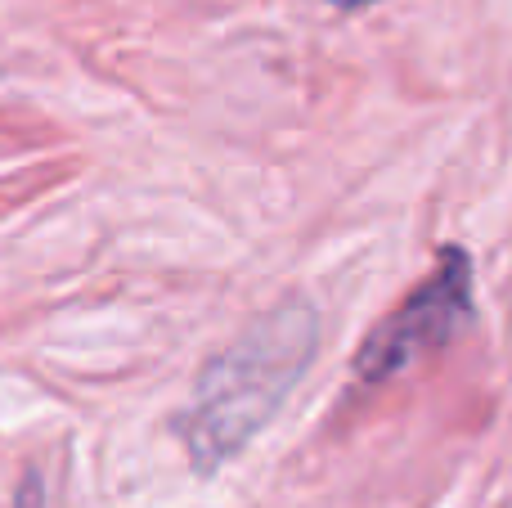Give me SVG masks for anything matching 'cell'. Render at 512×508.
Here are the masks:
<instances>
[{
  "mask_svg": "<svg viewBox=\"0 0 512 508\" xmlns=\"http://www.w3.org/2000/svg\"><path fill=\"white\" fill-rule=\"evenodd\" d=\"M315 347V311L301 297H288L198 374L185 414V446L198 473H216L270 423L283 396L310 369Z\"/></svg>",
  "mask_w": 512,
  "mask_h": 508,
  "instance_id": "obj_1",
  "label": "cell"
},
{
  "mask_svg": "<svg viewBox=\"0 0 512 508\" xmlns=\"http://www.w3.org/2000/svg\"><path fill=\"white\" fill-rule=\"evenodd\" d=\"M472 320V257L463 248H441L436 270L364 338L355 356L360 383H387L427 351H441Z\"/></svg>",
  "mask_w": 512,
  "mask_h": 508,
  "instance_id": "obj_2",
  "label": "cell"
},
{
  "mask_svg": "<svg viewBox=\"0 0 512 508\" xmlns=\"http://www.w3.org/2000/svg\"><path fill=\"white\" fill-rule=\"evenodd\" d=\"M333 5H342V9H360V5H373V0H333Z\"/></svg>",
  "mask_w": 512,
  "mask_h": 508,
  "instance_id": "obj_3",
  "label": "cell"
}]
</instances>
